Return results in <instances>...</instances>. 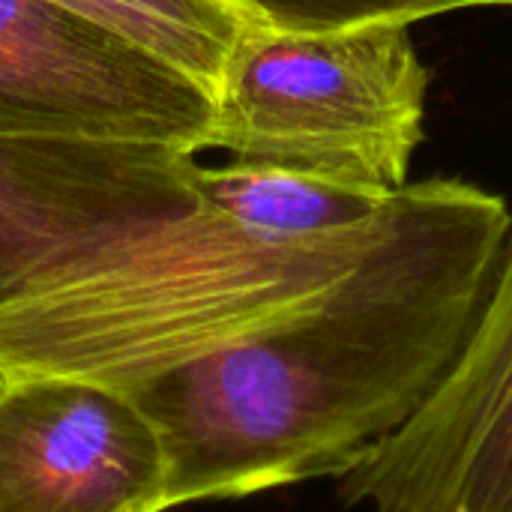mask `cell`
<instances>
[{
  "label": "cell",
  "instance_id": "6da1fadb",
  "mask_svg": "<svg viewBox=\"0 0 512 512\" xmlns=\"http://www.w3.org/2000/svg\"><path fill=\"white\" fill-rule=\"evenodd\" d=\"M510 228L480 186L405 183L318 306L126 390L159 435L168 510L342 477L402 429L465 345Z\"/></svg>",
  "mask_w": 512,
  "mask_h": 512
},
{
  "label": "cell",
  "instance_id": "7a4b0ae2",
  "mask_svg": "<svg viewBox=\"0 0 512 512\" xmlns=\"http://www.w3.org/2000/svg\"><path fill=\"white\" fill-rule=\"evenodd\" d=\"M426 69L405 24L234 39L195 153L396 192L423 141Z\"/></svg>",
  "mask_w": 512,
  "mask_h": 512
},
{
  "label": "cell",
  "instance_id": "3957f363",
  "mask_svg": "<svg viewBox=\"0 0 512 512\" xmlns=\"http://www.w3.org/2000/svg\"><path fill=\"white\" fill-rule=\"evenodd\" d=\"M210 96L129 36L57 3L0 0V138H132L195 153Z\"/></svg>",
  "mask_w": 512,
  "mask_h": 512
},
{
  "label": "cell",
  "instance_id": "277c9868",
  "mask_svg": "<svg viewBox=\"0 0 512 512\" xmlns=\"http://www.w3.org/2000/svg\"><path fill=\"white\" fill-rule=\"evenodd\" d=\"M339 498L372 512H512V228L456 360L339 477Z\"/></svg>",
  "mask_w": 512,
  "mask_h": 512
},
{
  "label": "cell",
  "instance_id": "5b68a950",
  "mask_svg": "<svg viewBox=\"0 0 512 512\" xmlns=\"http://www.w3.org/2000/svg\"><path fill=\"white\" fill-rule=\"evenodd\" d=\"M165 510V453L132 393L0 375V512Z\"/></svg>",
  "mask_w": 512,
  "mask_h": 512
},
{
  "label": "cell",
  "instance_id": "8992f818",
  "mask_svg": "<svg viewBox=\"0 0 512 512\" xmlns=\"http://www.w3.org/2000/svg\"><path fill=\"white\" fill-rule=\"evenodd\" d=\"M153 51L213 96L222 63L246 24L228 0H57Z\"/></svg>",
  "mask_w": 512,
  "mask_h": 512
},
{
  "label": "cell",
  "instance_id": "52a82bcc",
  "mask_svg": "<svg viewBox=\"0 0 512 512\" xmlns=\"http://www.w3.org/2000/svg\"><path fill=\"white\" fill-rule=\"evenodd\" d=\"M252 24L282 30H339L360 24H414L456 9L512 6V0H228Z\"/></svg>",
  "mask_w": 512,
  "mask_h": 512
}]
</instances>
